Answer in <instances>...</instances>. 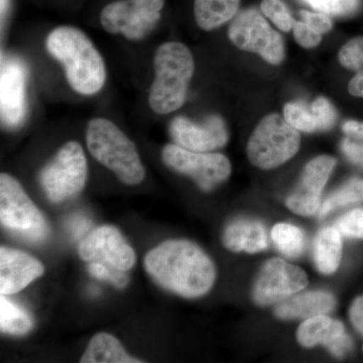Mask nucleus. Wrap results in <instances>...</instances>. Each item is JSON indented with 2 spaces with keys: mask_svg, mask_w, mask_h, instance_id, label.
<instances>
[{
  "mask_svg": "<svg viewBox=\"0 0 363 363\" xmlns=\"http://www.w3.org/2000/svg\"><path fill=\"white\" fill-rule=\"evenodd\" d=\"M143 264L157 284L185 298L202 297L216 279L213 262L188 240L164 241L147 252Z\"/></svg>",
  "mask_w": 363,
  "mask_h": 363,
  "instance_id": "1",
  "label": "nucleus"
},
{
  "mask_svg": "<svg viewBox=\"0 0 363 363\" xmlns=\"http://www.w3.org/2000/svg\"><path fill=\"white\" fill-rule=\"evenodd\" d=\"M45 48L65 70L72 89L94 95L104 88L106 68L104 58L86 33L74 26H59L45 40Z\"/></svg>",
  "mask_w": 363,
  "mask_h": 363,
  "instance_id": "2",
  "label": "nucleus"
},
{
  "mask_svg": "<svg viewBox=\"0 0 363 363\" xmlns=\"http://www.w3.org/2000/svg\"><path fill=\"white\" fill-rule=\"evenodd\" d=\"M155 80L150 86L149 104L157 114L178 111L185 102L195 70L192 52L179 42L164 43L154 57Z\"/></svg>",
  "mask_w": 363,
  "mask_h": 363,
  "instance_id": "3",
  "label": "nucleus"
},
{
  "mask_svg": "<svg viewBox=\"0 0 363 363\" xmlns=\"http://www.w3.org/2000/svg\"><path fill=\"white\" fill-rule=\"evenodd\" d=\"M86 143L91 156L111 169L125 185L135 186L145 177L135 145L116 124L105 118L88 123Z\"/></svg>",
  "mask_w": 363,
  "mask_h": 363,
  "instance_id": "4",
  "label": "nucleus"
},
{
  "mask_svg": "<svg viewBox=\"0 0 363 363\" xmlns=\"http://www.w3.org/2000/svg\"><path fill=\"white\" fill-rule=\"evenodd\" d=\"M300 145V133L285 117L269 114L259 121L248 140V160L257 168L274 169L292 159Z\"/></svg>",
  "mask_w": 363,
  "mask_h": 363,
  "instance_id": "5",
  "label": "nucleus"
},
{
  "mask_svg": "<svg viewBox=\"0 0 363 363\" xmlns=\"http://www.w3.org/2000/svg\"><path fill=\"white\" fill-rule=\"evenodd\" d=\"M0 222L7 230L30 242H42L50 233L44 215L20 182L4 173L0 175Z\"/></svg>",
  "mask_w": 363,
  "mask_h": 363,
  "instance_id": "6",
  "label": "nucleus"
},
{
  "mask_svg": "<svg viewBox=\"0 0 363 363\" xmlns=\"http://www.w3.org/2000/svg\"><path fill=\"white\" fill-rule=\"evenodd\" d=\"M87 180V160L80 143H65L40 172V181L45 195L60 203L79 194Z\"/></svg>",
  "mask_w": 363,
  "mask_h": 363,
  "instance_id": "7",
  "label": "nucleus"
},
{
  "mask_svg": "<svg viewBox=\"0 0 363 363\" xmlns=\"http://www.w3.org/2000/svg\"><path fill=\"white\" fill-rule=\"evenodd\" d=\"M228 37L238 49L255 52L272 65H279L285 59L283 38L253 7L234 16L228 28Z\"/></svg>",
  "mask_w": 363,
  "mask_h": 363,
  "instance_id": "8",
  "label": "nucleus"
},
{
  "mask_svg": "<svg viewBox=\"0 0 363 363\" xmlns=\"http://www.w3.org/2000/svg\"><path fill=\"white\" fill-rule=\"evenodd\" d=\"M162 157L169 168L191 177L203 191H211L230 176V162L221 154L193 152L171 143L164 147Z\"/></svg>",
  "mask_w": 363,
  "mask_h": 363,
  "instance_id": "9",
  "label": "nucleus"
},
{
  "mask_svg": "<svg viewBox=\"0 0 363 363\" xmlns=\"http://www.w3.org/2000/svg\"><path fill=\"white\" fill-rule=\"evenodd\" d=\"M308 283L307 274L301 267L281 259H269L255 281L253 301L262 307L276 304L304 290Z\"/></svg>",
  "mask_w": 363,
  "mask_h": 363,
  "instance_id": "10",
  "label": "nucleus"
},
{
  "mask_svg": "<svg viewBox=\"0 0 363 363\" xmlns=\"http://www.w3.org/2000/svg\"><path fill=\"white\" fill-rule=\"evenodd\" d=\"M78 255L84 262H102L125 272L133 269L136 262L133 248L121 231L111 225L98 227L83 238Z\"/></svg>",
  "mask_w": 363,
  "mask_h": 363,
  "instance_id": "11",
  "label": "nucleus"
},
{
  "mask_svg": "<svg viewBox=\"0 0 363 363\" xmlns=\"http://www.w3.org/2000/svg\"><path fill=\"white\" fill-rule=\"evenodd\" d=\"M169 133L176 145L197 152L220 149L228 140L225 123L218 116L207 117L202 123H196L187 117L177 116L172 121Z\"/></svg>",
  "mask_w": 363,
  "mask_h": 363,
  "instance_id": "12",
  "label": "nucleus"
},
{
  "mask_svg": "<svg viewBox=\"0 0 363 363\" xmlns=\"http://www.w3.org/2000/svg\"><path fill=\"white\" fill-rule=\"evenodd\" d=\"M160 20L161 13L143 11L133 6L130 0L112 1L100 13V23L107 33H121L130 40L143 39L156 28Z\"/></svg>",
  "mask_w": 363,
  "mask_h": 363,
  "instance_id": "13",
  "label": "nucleus"
},
{
  "mask_svg": "<svg viewBox=\"0 0 363 363\" xmlns=\"http://www.w3.org/2000/svg\"><path fill=\"white\" fill-rule=\"evenodd\" d=\"M335 164L336 160L330 156L317 157L308 162L297 187L286 200L289 209L302 216L316 214L322 191Z\"/></svg>",
  "mask_w": 363,
  "mask_h": 363,
  "instance_id": "14",
  "label": "nucleus"
},
{
  "mask_svg": "<svg viewBox=\"0 0 363 363\" xmlns=\"http://www.w3.org/2000/svg\"><path fill=\"white\" fill-rule=\"evenodd\" d=\"M297 338L301 345L307 348L322 344L336 357H343L352 348V341L346 334L344 325L326 315L306 319L298 327Z\"/></svg>",
  "mask_w": 363,
  "mask_h": 363,
  "instance_id": "15",
  "label": "nucleus"
},
{
  "mask_svg": "<svg viewBox=\"0 0 363 363\" xmlns=\"http://www.w3.org/2000/svg\"><path fill=\"white\" fill-rule=\"evenodd\" d=\"M39 260L21 250L0 248V293L13 295L44 274Z\"/></svg>",
  "mask_w": 363,
  "mask_h": 363,
  "instance_id": "16",
  "label": "nucleus"
},
{
  "mask_svg": "<svg viewBox=\"0 0 363 363\" xmlns=\"http://www.w3.org/2000/svg\"><path fill=\"white\" fill-rule=\"evenodd\" d=\"M26 112L25 66L16 60L2 61L1 118L7 126L18 125Z\"/></svg>",
  "mask_w": 363,
  "mask_h": 363,
  "instance_id": "17",
  "label": "nucleus"
},
{
  "mask_svg": "<svg viewBox=\"0 0 363 363\" xmlns=\"http://www.w3.org/2000/svg\"><path fill=\"white\" fill-rule=\"evenodd\" d=\"M222 241L224 247L233 252L255 253L267 247L266 228L252 219H238L229 223Z\"/></svg>",
  "mask_w": 363,
  "mask_h": 363,
  "instance_id": "18",
  "label": "nucleus"
},
{
  "mask_svg": "<svg viewBox=\"0 0 363 363\" xmlns=\"http://www.w3.org/2000/svg\"><path fill=\"white\" fill-rule=\"evenodd\" d=\"M335 298L330 293L318 291L301 294L284 300L276 309V316L281 319H308L326 315L335 307Z\"/></svg>",
  "mask_w": 363,
  "mask_h": 363,
  "instance_id": "19",
  "label": "nucleus"
},
{
  "mask_svg": "<svg viewBox=\"0 0 363 363\" xmlns=\"http://www.w3.org/2000/svg\"><path fill=\"white\" fill-rule=\"evenodd\" d=\"M313 257L318 271L322 274H331L337 271L342 257V240L336 227H327L318 233Z\"/></svg>",
  "mask_w": 363,
  "mask_h": 363,
  "instance_id": "20",
  "label": "nucleus"
},
{
  "mask_svg": "<svg viewBox=\"0 0 363 363\" xmlns=\"http://www.w3.org/2000/svg\"><path fill=\"white\" fill-rule=\"evenodd\" d=\"M81 363H140L126 352L121 342L108 333H98L91 339Z\"/></svg>",
  "mask_w": 363,
  "mask_h": 363,
  "instance_id": "21",
  "label": "nucleus"
},
{
  "mask_svg": "<svg viewBox=\"0 0 363 363\" xmlns=\"http://www.w3.org/2000/svg\"><path fill=\"white\" fill-rule=\"evenodd\" d=\"M240 0H195L196 23L210 32L233 20L238 13Z\"/></svg>",
  "mask_w": 363,
  "mask_h": 363,
  "instance_id": "22",
  "label": "nucleus"
},
{
  "mask_svg": "<svg viewBox=\"0 0 363 363\" xmlns=\"http://www.w3.org/2000/svg\"><path fill=\"white\" fill-rule=\"evenodd\" d=\"M33 328V320L20 306L6 298L0 297V329L2 333L21 336Z\"/></svg>",
  "mask_w": 363,
  "mask_h": 363,
  "instance_id": "23",
  "label": "nucleus"
},
{
  "mask_svg": "<svg viewBox=\"0 0 363 363\" xmlns=\"http://www.w3.org/2000/svg\"><path fill=\"white\" fill-rule=\"evenodd\" d=\"M272 238L279 252L286 257H301L306 247L304 233L297 226L289 223H279L272 228Z\"/></svg>",
  "mask_w": 363,
  "mask_h": 363,
  "instance_id": "24",
  "label": "nucleus"
},
{
  "mask_svg": "<svg viewBox=\"0 0 363 363\" xmlns=\"http://www.w3.org/2000/svg\"><path fill=\"white\" fill-rule=\"evenodd\" d=\"M362 202H363V180L358 178L351 179L325 200L323 205L320 208L319 215L324 217L337 208Z\"/></svg>",
  "mask_w": 363,
  "mask_h": 363,
  "instance_id": "25",
  "label": "nucleus"
},
{
  "mask_svg": "<svg viewBox=\"0 0 363 363\" xmlns=\"http://www.w3.org/2000/svg\"><path fill=\"white\" fill-rule=\"evenodd\" d=\"M284 117L286 123L297 130L308 133L320 131L319 123L311 107L303 102L286 104L284 107Z\"/></svg>",
  "mask_w": 363,
  "mask_h": 363,
  "instance_id": "26",
  "label": "nucleus"
},
{
  "mask_svg": "<svg viewBox=\"0 0 363 363\" xmlns=\"http://www.w3.org/2000/svg\"><path fill=\"white\" fill-rule=\"evenodd\" d=\"M309 6L319 13L328 16L346 18L357 13L360 9V0H305Z\"/></svg>",
  "mask_w": 363,
  "mask_h": 363,
  "instance_id": "27",
  "label": "nucleus"
},
{
  "mask_svg": "<svg viewBox=\"0 0 363 363\" xmlns=\"http://www.w3.org/2000/svg\"><path fill=\"white\" fill-rule=\"evenodd\" d=\"M260 11L274 23L281 32L293 30L294 18L283 0H262Z\"/></svg>",
  "mask_w": 363,
  "mask_h": 363,
  "instance_id": "28",
  "label": "nucleus"
},
{
  "mask_svg": "<svg viewBox=\"0 0 363 363\" xmlns=\"http://www.w3.org/2000/svg\"><path fill=\"white\" fill-rule=\"evenodd\" d=\"M339 62L344 68L358 72L363 69V37L348 40L338 54Z\"/></svg>",
  "mask_w": 363,
  "mask_h": 363,
  "instance_id": "29",
  "label": "nucleus"
},
{
  "mask_svg": "<svg viewBox=\"0 0 363 363\" xmlns=\"http://www.w3.org/2000/svg\"><path fill=\"white\" fill-rule=\"evenodd\" d=\"M88 272L93 278L106 281L116 286V288L123 289L130 283V277L128 272L121 271L102 262H91L88 264Z\"/></svg>",
  "mask_w": 363,
  "mask_h": 363,
  "instance_id": "30",
  "label": "nucleus"
},
{
  "mask_svg": "<svg viewBox=\"0 0 363 363\" xmlns=\"http://www.w3.org/2000/svg\"><path fill=\"white\" fill-rule=\"evenodd\" d=\"M339 233L348 238L363 240V208L351 210L336 222Z\"/></svg>",
  "mask_w": 363,
  "mask_h": 363,
  "instance_id": "31",
  "label": "nucleus"
},
{
  "mask_svg": "<svg viewBox=\"0 0 363 363\" xmlns=\"http://www.w3.org/2000/svg\"><path fill=\"white\" fill-rule=\"evenodd\" d=\"M310 107H311L313 113L317 117L320 131L330 130L332 126L335 124L337 114L330 101L326 98H317Z\"/></svg>",
  "mask_w": 363,
  "mask_h": 363,
  "instance_id": "32",
  "label": "nucleus"
},
{
  "mask_svg": "<svg viewBox=\"0 0 363 363\" xmlns=\"http://www.w3.org/2000/svg\"><path fill=\"white\" fill-rule=\"evenodd\" d=\"M293 33L296 42L306 49H312L321 42L322 35L313 30L303 21L294 23Z\"/></svg>",
  "mask_w": 363,
  "mask_h": 363,
  "instance_id": "33",
  "label": "nucleus"
},
{
  "mask_svg": "<svg viewBox=\"0 0 363 363\" xmlns=\"http://www.w3.org/2000/svg\"><path fill=\"white\" fill-rule=\"evenodd\" d=\"M300 16L305 23L320 35L330 32L332 30V21L328 14L319 13V11L312 13V11H301Z\"/></svg>",
  "mask_w": 363,
  "mask_h": 363,
  "instance_id": "34",
  "label": "nucleus"
},
{
  "mask_svg": "<svg viewBox=\"0 0 363 363\" xmlns=\"http://www.w3.org/2000/svg\"><path fill=\"white\" fill-rule=\"evenodd\" d=\"M341 150L348 161L363 169V143L345 138L341 143Z\"/></svg>",
  "mask_w": 363,
  "mask_h": 363,
  "instance_id": "35",
  "label": "nucleus"
},
{
  "mask_svg": "<svg viewBox=\"0 0 363 363\" xmlns=\"http://www.w3.org/2000/svg\"><path fill=\"white\" fill-rule=\"evenodd\" d=\"M69 229H70L72 235L74 238H81L84 235L86 231L90 228L91 222L87 217L82 216V215H77V216L72 217L68 223Z\"/></svg>",
  "mask_w": 363,
  "mask_h": 363,
  "instance_id": "36",
  "label": "nucleus"
},
{
  "mask_svg": "<svg viewBox=\"0 0 363 363\" xmlns=\"http://www.w3.org/2000/svg\"><path fill=\"white\" fill-rule=\"evenodd\" d=\"M350 319L353 326L363 335V296L355 298L350 308Z\"/></svg>",
  "mask_w": 363,
  "mask_h": 363,
  "instance_id": "37",
  "label": "nucleus"
},
{
  "mask_svg": "<svg viewBox=\"0 0 363 363\" xmlns=\"http://www.w3.org/2000/svg\"><path fill=\"white\" fill-rule=\"evenodd\" d=\"M342 130L351 140H363V123L347 121L342 124Z\"/></svg>",
  "mask_w": 363,
  "mask_h": 363,
  "instance_id": "38",
  "label": "nucleus"
},
{
  "mask_svg": "<svg viewBox=\"0 0 363 363\" xmlns=\"http://www.w3.org/2000/svg\"><path fill=\"white\" fill-rule=\"evenodd\" d=\"M348 91L355 97H363V69L357 72V75L351 79Z\"/></svg>",
  "mask_w": 363,
  "mask_h": 363,
  "instance_id": "39",
  "label": "nucleus"
},
{
  "mask_svg": "<svg viewBox=\"0 0 363 363\" xmlns=\"http://www.w3.org/2000/svg\"><path fill=\"white\" fill-rule=\"evenodd\" d=\"M362 350H363V347H362Z\"/></svg>",
  "mask_w": 363,
  "mask_h": 363,
  "instance_id": "40",
  "label": "nucleus"
}]
</instances>
